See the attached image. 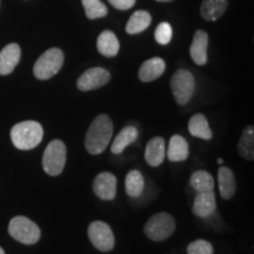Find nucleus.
Instances as JSON below:
<instances>
[{"instance_id": "17", "label": "nucleus", "mask_w": 254, "mask_h": 254, "mask_svg": "<svg viewBox=\"0 0 254 254\" xmlns=\"http://www.w3.org/2000/svg\"><path fill=\"white\" fill-rule=\"evenodd\" d=\"M190 147L187 140L184 136L179 134H174L168 142V147L166 155L171 163H179L189 158Z\"/></svg>"}, {"instance_id": "24", "label": "nucleus", "mask_w": 254, "mask_h": 254, "mask_svg": "<svg viewBox=\"0 0 254 254\" xmlns=\"http://www.w3.org/2000/svg\"><path fill=\"white\" fill-rule=\"evenodd\" d=\"M238 151L239 154L246 160H253L254 159V127L249 125L243 131L241 138L238 144Z\"/></svg>"}, {"instance_id": "26", "label": "nucleus", "mask_w": 254, "mask_h": 254, "mask_svg": "<svg viewBox=\"0 0 254 254\" xmlns=\"http://www.w3.org/2000/svg\"><path fill=\"white\" fill-rule=\"evenodd\" d=\"M81 2L82 6H84L86 17L90 20L104 18L109 13L106 5L100 0H81Z\"/></svg>"}, {"instance_id": "22", "label": "nucleus", "mask_w": 254, "mask_h": 254, "mask_svg": "<svg viewBox=\"0 0 254 254\" xmlns=\"http://www.w3.org/2000/svg\"><path fill=\"white\" fill-rule=\"evenodd\" d=\"M152 23V17L150 12L144 11H135L134 13L131 15L126 24V32L128 34H138L144 32L146 28H148Z\"/></svg>"}, {"instance_id": "28", "label": "nucleus", "mask_w": 254, "mask_h": 254, "mask_svg": "<svg viewBox=\"0 0 254 254\" xmlns=\"http://www.w3.org/2000/svg\"><path fill=\"white\" fill-rule=\"evenodd\" d=\"M214 250L207 240L198 239L190 243L187 247V254H213Z\"/></svg>"}, {"instance_id": "5", "label": "nucleus", "mask_w": 254, "mask_h": 254, "mask_svg": "<svg viewBox=\"0 0 254 254\" xmlns=\"http://www.w3.org/2000/svg\"><path fill=\"white\" fill-rule=\"evenodd\" d=\"M176 230V220L170 213L160 212L148 219L144 232L146 237L153 241H164L170 238Z\"/></svg>"}, {"instance_id": "9", "label": "nucleus", "mask_w": 254, "mask_h": 254, "mask_svg": "<svg viewBox=\"0 0 254 254\" xmlns=\"http://www.w3.org/2000/svg\"><path fill=\"white\" fill-rule=\"evenodd\" d=\"M111 80V74L106 68L92 67L85 71L77 80L78 90L87 92L105 86Z\"/></svg>"}, {"instance_id": "3", "label": "nucleus", "mask_w": 254, "mask_h": 254, "mask_svg": "<svg viewBox=\"0 0 254 254\" xmlns=\"http://www.w3.org/2000/svg\"><path fill=\"white\" fill-rule=\"evenodd\" d=\"M64 65V52L58 47H52L44 52L33 66L34 77L39 80H47L55 77Z\"/></svg>"}, {"instance_id": "25", "label": "nucleus", "mask_w": 254, "mask_h": 254, "mask_svg": "<svg viewBox=\"0 0 254 254\" xmlns=\"http://www.w3.org/2000/svg\"><path fill=\"white\" fill-rule=\"evenodd\" d=\"M190 184L196 192H211L214 189L213 177L207 171H195L190 176Z\"/></svg>"}, {"instance_id": "30", "label": "nucleus", "mask_w": 254, "mask_h": 254, "mask_svg": "<svg viewBox=\"0 0 254 254\" xmlns=\"http://www.w3.org/2000/svg\"><path fill=\"white\" fill-rule=\"evenodd\" d=\"M155 1H159V2H170V1H172V0H155Z\"/></svg>"}, {"instance_id": "16", "label": "nucleus", "mask_w": 254, "mask_h": 254, "mask_svg": "<svg viewBox=\"0 0 254 254\" xmlns=\"http://www.w3.org/2000/svg\"><path fill=\"white\" fill-rule=\"evenodd\" d=\"M98 52L107 58H113L119 53L120 43L114 32L106 30L99 34L97 39Z\"/></svg>"}, {"instance_id": "32", "label": "nucleus", "mask_w": 254, "mask_h": 254, "mask_svg": "<svg viewBox=\"0 0 254 254\" xmlns=\"http://www.w3.org/2000/svg\"><path fill=\"white\" fill-rule=\"evenodd\" d=\"M0 254H5V251L1 249V247H0Z\"/></svg>"}, {"instance_id": "21", "label": "nucleus", "mask_w": 254, "mask_h": 254, "mask_svg": "<svg viewBox=\"0 0 254 254\" xmlns=\"http://www.w3.org/2000/svg\"><path fill=\"white\" fill-rule=\"evenodd\" d=\"M189 131L193 136L204 139V140H211L213 138V133L209 128L207 119L201 113H196L192 116V118L189 122Z\"/></svg>"}, {"instance_id": "10", "label": "nucleus", "mask_w": 254, "mask_h": 254, "mask_svg": "<svg viewBox=\"0 0 254 254\" xmlns=\"http://www.w3.org/2000/svg\"><path fill=\"white\" fill-rule=\"evenodd\" d=\"M95 195L105 201L113 200L117 195V177L111 172H101L93 182Z\"/></svg>"}, {"instance_id": "7", "label": "nucleus", "mask_w": 254, "mask_h": 254, "mask_svg": "<svg viewBox=\"0 0 254 254\" xmlns=\"http://www.w3.org/2000/svg\"><path fill=\"white\" fill-rule=\"evenodd\" d=\"M194 77L187 69H178L171 79V90L174 99L179 105H186L189 103L194 92Z\"/></svg>"}, {"instance_id": "8", "label": "nucleus", "mask_w": 254, "mask_h": 254, "mask_svg": "<svg viewBox=\"0 0 254 254\" xmlns=\"http://www.w3.org/2000/svg\"><path fill=\"white\" fill-rule=\"evenodd\" d=\"M87 233L92 245L100 252H111L114 249L116 238L106 222L100 220L91 222Z\"/></svg>"}, {"instance_id": "19", "label": "nucleus", "mask_w": 254, "mask_h": 254, "mask_svg": "<svg viewBox=\"0 0 254 254\" xmlns=\"http://www.w3.org/2000/svg\"><path fill=\"white\" fill-rule=\"evenodd\" d=\"M219 192L222 199L228 200L234 195L237 190V182L231 168L221 166L218 171Z\"/></svg>"}, {"instance_id": "13", "label": "nucleus", "mask_w": 254, "mask_h": 254, "mask_svg": "<svg viewBox=\"0 0 254 254\" xmlns=\"http://www.w3.org/2000/svg\"><path fill=\"white\" fill-rule=\"evenodd\" d=\"M217 201L213 190L211 192H198L192 206L193 214L199 218H208L215 212Z\"/></svg>"}, {"instance_id": "12", "label": "nucleus", "mask_w": 254, "mask_h": 254, "mask_svg": "<svg viewBox=\"0 0 254 254\" xmlns=\"http://www.w3.org/2000/svg\"><path fill=\"white\" fill-rule=\"evenodd\" d=\"M208 34L205 31L198 30L193 36L192 44L190 47V55L196 65L204 66L207 63Z\"/></svg>"}, {"instance_id": "23", "label": "nucleus", "mask_w": 254, "mask_h": 254, "mask_svg": "<svg viewBox=\"0 0 254 254\" xmlns=\"http://www.w3.org/2000/svg\"><path fill=\"white\" fill-rule=\"evenodd\" d=\"M125 189L127 195L131 198H139L142 194L145 189V179L140 171L132 170L127 173Z\"/></svg>"}, {"instance_id": "29", "label": "nucleus", "mask_w": 254, "mask_h": 254, "mask_svg": "<svg viewBox=\"0 0 254 254\" xmlns=\"http://www.w3.org/2000/svg\"><path fill=\"white\" fill-rule=\"evenodd\" d=\"M109 2L113 7L126 11V9H129L134 6L135 0H109Z\"/></svg>"}, {"instance_id": "27", "label": "nucleus", "mask_w": 254, "mask_h": 254, "mask_svg": "<svg viewBox=\"0 0 254 254\" xmlns=\"http://www.w3.org/2000/svg\"><path fill=\"white\" fill-rule=\"evenodd\" d=\"M173 31L172 26H171L168 23H160L155 28L154 32V38L157 40L158 44L160 45H167L171 40H172Z\"/></svg>"}, {"instance_id": "1", "label": "nucleus", "mask_w": 254, "mask_h": 254, "mask_svg": "<svg viewBox=\"0 0 254 254\" xmlns=\"http://www.w3.org/2000/svg\"><path fill=\"white\" fill-rule=\"evenodd\" d=\"M113 134V123L109 116L99 114L88 127L85 147L90 154H101L109 146Z\"/></svg>"}, {"instance_id": "31", "label": "nucleus", "mask_w": 254, "mask_h": 254, "mask_svg": "<svg viewBox=\"0 0 254 254\" xmlns=\"http://www.w3.org/2000/svg\"><path fill=\"white\" fill-rule=\"evenodd\" d=\"M218 164H219V165H222V164H224V160H222L221 158H219V159H218Z\"/></svg>"}, {"instance_id": "2", "label": "nucleus", "mask_w": 254, "mask_h": 254, "mask_svg": "<svg viewBox=\"0 0 254 254\" xmlns=\"http://www.w3.org/2000/svg\"><path fill=\"white\" fill-rule=\"evenodd\" d=\"M43 126L33 120L19 123L11 129V140L15 147L21 151L36 148L43 140Z\"/></svg>"}, {"instance_id": "20", "label": "nucleus", "mask_w": 254, "mask_h": 254, "mask_svg": "<svg viewBox=\"0 0 254 254\" xmlns=\"http://www.w3.org/2000/svg\"><path fill=\"white\" fill-rule=\"evenodd\" d=\"M138 138V129L134 126H126L124 127L118 133V135L114 138V140L111 145V152L113 154H120L125 150L127 146L133 144Z\"/></svg>"}, {"instance_id": "4", "label": "nucleus", "mask_w": 254, "mask_h": 254, "mask_svg": "<svg viewBox=\"0 0 254 254\" xmlns=\"http://www.w3.org/2000/svg\"><path fill=\"white\" fill-rule=\"evenodd\" d=\"M8 233L14 240L24 245H34L39 241L41 231L36 222L23 215L11 219L8 225Z\"/></svg>"}, {"instance_id": "14", "label": "nucleus", "mask_w": 254, "mask_h": 254, "mask_svg": "<svg viewBox=\"0 0 254 254\" xmlns=\"http://www.w3.org/2000/svg\"><path fill=\"white\" fill-rule=\"evenodd\" d=\"M166 155L165 140L161 136H155L147 142L145 148V160L150 166L158 167L164 163Z\"/></svg>"}, {"instance_id": "15", "label": "nucleus", "mask_w": 254, "mask_h": 254, "mask_svg": "<svg viewBox=\"0 0 254 254\" xmlns=\"http://www.w3.org/2000/svg\"><path fill=\"white\" fill-rule=\"evenodd\" d=\"M165 69H166V64H165L164 59L154 57V58L146 60L140 66L138 73L139 79L144 82L153 81L164 74Z\"/></svg>"}, {"instance_id": "6", "label": "nucleus", "mask_w": 254, "mask_h": 254, "mask_svg": "<svg viewBox=\"0 0 254 254\" xmlns=\"http://www.w3.org/2000/svg\"><path fill=\"white\" fill-rule=\"evenodd\" d=\"M67 150L62 140H53L46 146L43 155V168L49 176L57 177L62 174L66 164Z\"/></svg>"}, {"instance_id": "18", "label": "nucleus", "mask_w": 254, "mask_h": 254, "mask_svg": "<svg viewBox=\"0 0 254 254\" xmlns=\"http://www.w3.org/2000/svg\"><path fill=\"white\" fill-rule=\"evenodd\" d=\"M228 7V0H202L200 15L206 21H215L224 15Z\"/></svg>"}, {"instance_id": "11", "label": "nucleus", "mask_w": 254, "mask_h": 254, "mask_svg": "<svg viewBox=\"0 0 254 254\" xmlns=\"http://www.w3.org/2000/svg\"><path fill=\"white\" fill-rule=\"evenodd\" d=\"M21 50L18 44H8L0 51V75H7L14 71L20 62Z\"/></svg>"}]
</instances>
